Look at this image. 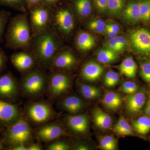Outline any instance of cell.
I'll use <instances>...</instances> for the list:
<instances>
[{
  "label": "cell",
  "instance_id": "cell-36",
  "mask_svg": "<svg viewBox=\"0 0 150 150\" xmlns=\"http://www.w3.org/2000/svg\"><path fill=\"white\" fill-rule=\"evenodd\" d=\"M103 46L105 48H108L118 54L123 52L121 47L118 46L115 38H109L105 40L103 43Z\"/></svg>",
  "mask_w": 150,
  "mask_h": 150
},
{
  "label": "cell",
  "instance_id": "cell-44",
  "mask_svg": "<svg viewBox=\"0 0 150 150\" xmlns=\"http://www.w3.org/2000/svg\"><path fill=\"white\" fill-rule=\"evenodd\" d=\"M118 33L106 29L103 34L109 38H113L118 36Z\"/></svg>",
  "mask_w": 150,
  "mask_h": 150
},
{
  "label": "cell",
  "instance_id": "cell-2",
  "mask_svg": "<svg viewBox=\"0 0 150 150\" xmlns=\"http://www.w3.org/2000/svg\"><path fill=\"white\" fill-rule=\"evenodd\" d=\"M35 58L44 66L51 65L60 49V42L56 34L49 30L36 36L33 43Z\"/></svg>",
  "mask_w": 150,
  "mask_h": 150
},
{
  "label": "cell",
  "instance_id": "cell-45",
  "mask_svg": "<svg viewBox=\"0 0 150 150\" xmlns=\"http://www.w3.org/2000/svg\"><path fill=\"white\" fill-rule=\"evenodd\" d=\"M27 147L24 144H21L17 145L11 148V150H27Z\"/></svg>",
  "mask_w": 150,
  "mask_h": 150
},
{
  "label": "cell",
  "instance_id": "cell-47",
  "mask_svg": "<svg viewBox=\"0 0 150 150\" xmlns=\"http://www.w3.org/2000/svg\"><path fill=\"white\" fill-rule=\"evenodd\" d=\"M42 148L40 145L33 144L27 147V150H41Z\"/></svg>",
  "mask_w": 150,
  "mask_h": 150
},
{
  "label": "cell",
  "instance_id": "cell-51",
  "mask_svg": "<svg viewBox=\"0 0 150 150\" xmlns=\"http://www.w3.org/2000/svg\"><path fill=\"white\" fill-rule=\"evenodd\" d=\"M3 148V146L2 144V143H1V142L0 141V150L2 149Z\"/></svg>",
  "mask_w": 150,
  "mask_h": 150
},
{
  "label": "cell",
  "instance_id": "cell-20",
  "mask_svg": "<svg viewBox=\"0 0 150 150\" xmlns=\"http://www.w3.org/2000/svg\"><path fill=\"white\" fill-rule=\"evenodd\" d=\"M94 123L97 127L102 130H106L112 125V118L110 115L100 108L94 110L93 114Z\"/></svg>",
  "mask_w": 150,
  "mask_h": 150
},
{
  "label": "cell",
  "instance_id": "cell-17",
  "mask_svg": "<svg viewBox=\"0 0 150 150\" xmlns=\"http://www.w3.org/2000/svg\"><path fill=\"white\" fill-rule=\"evenodd\" d=\"M104 69L101 65L93 61L86 63L82 68L81 74L84 79L89 82L96 81L102 75Z\"/></svg>",
  "mask_w": 150,
  "mask_h": 150
},
{
  "label": "cell",
  "instance_id": "cell-7",
  "mask_svg": "<svg viewBox=\"0 0 150 150\" xmlns=\"http://www.w3.org/2000/svg\"><path fill=\"white\" fill-rule=\"evenodd\" d=\"M54 24L56 30L65 35H69L74 27L72 14L68 9H59L54 13Z\"/></svg>",
  "mask_w": 150,
  "mask_h": 150
},
{
  "label": "cell",
  "instance_id": "cell-9",
  "mask_svg": "<svg viewBox=\"0 0 150 150\" xmlns=\"http://www.w3.org/2000/svg\"><path fill=\"white\" fill-rule=\"evenodd\" d=\"M71 86V80L67 74L56 72L51 75L50 77L48 89L51 95L57 97L66 92Z\"/></svg>",
  "mask_w": 150,
  "mask_h": 150
},
{
  "label": "cell",
  "instance_id": "cell-12",
  "mask_svg": "<svg viewBox=\"0 0 150 150\" xmlns=\"http://www.w3.org/2000/svg\"><path fill=\"white\" fill-rule=\"evenodd\" d=\"M65 130L61 125L57 123L47 124L40 128L37 132L40 140L45 142H51L64 136Z\"/></svg>",
  "mask_w": 150,
  "mask_h": 150
},
{
  "label": "cell",
  "instance_id": "cell-48",
  "mask_svg": "<svg viewBox=\"0 0 150 150\" xmlns=\"http://www.w3.org/2000/svg\"><path fill=\"white\" fill-rule=\"evenodd\" d=\"M28 4L30 6H33L36 5L38 3L43 1V0H25Z\"/></svg>",
  "mask_w": 150,
  "mask_h": 150
},
{
  "label": "cell",
  "instance_id": "cell-37",
  "mask_svg": "<svg viewBox=\"0 0 150 150\" xmlns=\"http://www.w3.org/2000/svg\"><path fill=\"white\" fill-rule=\"evenodd\" d=\"M140 74L142 77L150 84V63L145 62L141 65Z\"/></svg>",
  "mask_w": 150,
  "mask_h": 150
},
{
  "label": "cell",
  "instance_id": "cell-32",
  "mask_svg": "<svg viewBox=\"0 0 150 150\" xmlns=\"http://www.w3.org/2000/svg\"><path fill=\"white\" fill-rule=\"evenodd\" d=\"M141 20L146 23L150 21V1L149 0L140 1Z\"/></svg>",
  "mask_w": 150,
  "mask_h": 150
},
{
  "label": "cell",
  "instance_id": "cell-50",
  "mask_svg": "<svg viewBox=\"0 0 150 150\" xmlns=\"http://www.w3.org/2000/svg\"><path fill=\"white\" fill-rule=\"evenodd\" d=\"M58 1V0H43V2L47 5L51 6L57 2Z\"/></svg>",
  "mask_w": 150,
  "mask_h": 150
},
{
  "label": "cell",
  "instance_id": "cell-23",
  "mask_svg": "<svg viewBox=\"0 0 150 150\" xmlns=\"http://www.w3.org/2000/svg\"><path fill=\"white\" fill-rule=\"evenodd\" d=\"M118 53L108 49L104 48L99 49L96 54V58L98 61L102 64H111L118 59Z\"/></svg>",
  "mask_w": 150,
  "mask_h": 150
},
{
  "label": "cell",
  "instance_id": "cell-22",
  "mask_svg": "<svg viewBox=\"0 0 150 150\" xmlns=\"http://www.w3.org/2000/svg\"><path fill=\"white\" fill-rule=\"evenodd\" d=\"M103 104L108 109L110 110H116L122 104V98L120 94L113 91L105 93L102 100Z\"/></svg>",
  "mask_w": 150,
  "mask_h": 150
},
{
  "label": "cell",
  "instance_id": "cell-41",
  "mask_svg": "<svg viewBox=\"0 0 150 150\" xmlns=\"http://www.w3.org/2000/svg\"><path fill=\"white\" fill-rule=\"evenodd\" d=\"M115 38L118 46L121 47L123 51H125L128 48V42L126 38L124 36L118 35Z\"/></svg>",
  "mask_w": 150,
  "mask_h": 150
},
{
  "label": "cell",
  "instance_id": "cell-52",
  "mask_svg": "<svg viewBox=\"0 0 150 150\" xmlns=\"http://www.w3.org/2000/svg\"><path fill=\"white\" fill-rule=\"evenodd\" d=\"M1 131V128H0V131Z\"/></svg>",
  "mask_w": 150,
  "mask_h": 150
},
{
  "label": "cell",
  "instance_id": "cell-14",
  "mask_svg": "<svg viewBox=\"0 0 150 150\" xmlns=\"http://www.w3.org/2000/svg\"><path fill=\"white\" fill-rule=\"evenodd\" d=\"M11 61L17 69L20 71H25L30 69L35 63L33 56L26 52L15 53L11 56Z\"/></svg>",
  "mask_w": 150,
  "mask_h": 150
},
{
  "label": "cell",
  "instance_id": "cell-33",
  "mask_svg": "<svg viewBox=\"0 0 150 150\" xmlns=\"http://www.w3.org/2000/svg\"><path fill=\"white\" fill-rule=\"evenodd\" d=\"M119 81V75L115 71H109L105 75L104 83L108 87H112L117 85Z\"/></svg>",
  "mask_w": 150,
  "mask_h": 150
},
{
  "label": "cell",
  "instance_id": "cell-19",
  "mask_svg": "<svg viewBox=\"0 0 150 150\" xmlns=\"http://www.w3.org/2000/svg\"><path fill=\"white\" fill-rule=\"evenodd\" d=\"M63 108L71 114H76L82 110L84 103L79 97L72 96L67 97L62 101Z\"/></svg>",
  "mask_w": 150,
  "mask_h": 150
},
{
  "label": "cell",
  "instance_id": "cell-6",
  "mask_svg": "<svg viewBox=\"0 0 150 150\" xmlns=\"http://www.w3.org/2000/svg\"><path fill=\"white\" fill-rule=\"evenodd\" d=\"M129 38L135 51L142 54H150V31L147 29L134 30L130 33Z\"/></svg>",
  "mask_w": 150,
  "mask_h": 150
},
{
  "label": "cell",
  "instance_id": "cell-1",
  "mask_svg": "<svg viewBox=\"0 0 150 150\" xmlns=\"http://www.w3.org/2000/svg\"><path fill=\"white\" fill-rule=\"evenodd\" d=\"M31 28L27 15H18L11 18L7 26L5 38L8 48L26 50L31 44Z\"/></svg>",
  "mask_w": 150,
  "mask_h": 150
},
{
  "label": "cell",
  "instance_id": "cell-31",
  "mask_svg": "<svg viewBox=\"0 0 150 150\" xmlns=\"http://www.w3.org/2000/svg\"><path fill=\"white\" fill-rule=\"evenodd\" d=\"M106 24L102 20L96 19L90 21L88 23L87 26L94 32L103 34L106 30Z\"/></svg>",
  "mask_w": 150,
  "mask_h": 150
},
{
  "label": "cell",
  "instance_id": "cell-46",
  "mask_svg": "<svg viewBox=\"0 0 150 150\" xmlns=\"http://www.w3.org/2000/svg\"><path fill=\"white\" fill-rule=\"evenodd\" d=\"M75 149L77 150H88L89 148L87 145L83 144H80L76 145Z\"/></svg>",
  "mask_w": 150,
  "mask_h": 150
},
{
  "label": "cell",
  "instance_id": "cell-35",
  "mask_svg": "<svg viewBox=\"0 0 150 150\" xmlns=\"http://www.w3.org/2000/svg\"><path fill=\"white\" fill-rule=\"evenodd\" d=\"M139 89V86L135 82L131 81L124 82L121 84L120 90L124 93L128 94L137 92Z\"/></svg>",
  "mask_w": 150,
  "mask_h": 150
},
{
  "label": "cell",
  "instance_id": "cell-5",
  "mask_svg": "<svg viewBox=\"0 0 150 150\" xmlns=\"http://www.w3.org/2000/svg\"><path fill=\"white\" fill-rule=\"evenodd\" d=\"M51 13L43 7L34 8L30 11V28L35 36L47 30L50 22Z\"/></svg>",
  "mask_w": 150,
  "mask_h": 150
},
{
  "label": "cell",
  "instance_id": "cell-28",
  "mask_svg": "<svg viewBox=\"0 0 150 150\" xmlns=\"http://www.w3.org/2000/svg\"><path fill=\"white\" fill-rule=\"evenodd\" d=\"M79 88L82 95L86 99H95L99 98L101 95L100 90L93 86L81 84Z\"/></svg>",
  "mask_w": 150,
  "mask_h": 150
},
{
  "label": "cell",
  "instance_id": "cell-40",
  "mask_svg": "<svg viewBox=\"0 0 150 150\" xmlns=\"http://www.w3.org/2000/svg\"><path fill=\"white\" fill-rule=\"evenodd\" d=\"M94 4L99 13H104L107 11L108 0H93Z\"/></svg>",
  "mask_w": 150,
  "mask_h": 150
},
{
  "label": "cell",
  "instance_id": "cell-26",
  "mask_svg": "<svg viewBox=\"0 0 150 150\" xmlns=\"http://www.w3.org/2000/svg\"><path fill=\"white\" fill-rule=\"evenodd\" d=\"M114 130L119 136H133L134 135V130L124 117H121L114 127Z\"/></svg>",
  "mask_w": 150,
  "mask_h": 150
},
{
  "label": "cell",
  "instance_id": "cell-38",
  "mask_svg": "<svg viewBox=\"0 0 150 150\" xmlns=\"http://www.w3.org/2000/svg\"><path fill=\"white\" fill-rule=\"evenodd\" d=\"M70 146L69 144L63 142L58 141L53 142L47 147L48 150H68L70 149Z\"/></svg>",
  "mask_w": 150,
  "mask_h": 150
},
{
  "label": "cell",
  "instance_id": "cell-3",
  "mask_svg": "<svg viewBox=\"0 0 150 150\" xmlns=\"http://www.w3.org/2000/svg\"><path fill=\"white\" fill-rule=\"evenodd\" d=\"M31 138V131L29 124L22 117L8 126L4 134V139L11 148L17 145L29 142Z\"/></svg>",
  "mask_w": 150,
  "mask_h": 150
},
{
  "label": "cell",
  "instance_id": "cell-30",
  "mask_svg": "<svg viewBox=\"0 0 150 150\" xmlns=\"http://www.w3.org/2000/svg\"><path fill=\"white\" fill-rule=\"evenodd\" d=\"M99 146L104 150H114L117 148V140L112 136H105L99 138Z\"/></svg>",
  "mask_w": 150,
  "mask_h": 150
},
{
  "label": "cell",
  "instance_id": "cell-8",
  "mask_svg": "<svg viewBox=\"0 0 150 150\" xmlns=\"http://www.w3.org/2000/svg\"><path fill=\"white\" fill-rule=\"evenodd\" d=\"M27 113L30 119L36 123H45L53 116V110L50 106L42 102L30 105L28 108Z\"/></svg>",
  "mask_w": 150,
  "mask_h": 150
},
{
  "label": "cell",
  "instance_id": "cell-24",
  "mask_svg": "<svg viewBox=\"0 0 150 150\" xmlns=\"http://www.w3.org/2000/svg\"><path fill=\"white\" fill-rule=\"evenodd\" d=\"M119 69L121 72L127 77L133 78L136 76L137 66L133 58L127 57L121 63Z\"/></svg>",
  "mask_w": 150,
  "mask_h": 150
},
{
  "label": "cell",
  "instance_id": "cell-25",
  "mask_svg": "<svg viewBox=\"0 0 150 150\" xmlns=\"http://www.w3.org/2000/svg\"><path fill=\"white\" fill-rule=\"evenodd\" d=\"M74 7L76 13L81 18L89 16L92 12V6L90 0H75Z\"/></svg>",
  "mask_w": 150,
  "mask_h": 150
},
{
  "label": "cell",
  "instance_id": "cell-29",
  "mask_svg": "<svg viewBox=\"0 0 150 150\" xmlns=\"http://www.w3.org/2000/svg\"><path fill=\"white\" fill-rule=\"evenodd\" d=\"M125 0H108L107 11L110 15L118 16L123 13Z\"/></svg>",
  "mask_w": 150,
  "mask_h": 150
},
{
  "label": "cell",
  "instance_id": "cell-4",
  "mask_svg": "<svg viewBox=\"0 0 150 150\" xmlns=\"http://www.w3.org/2000/svg\"><path fill=\"white\" fill-rule=\"evenodd\" d=\"M46 79L42 73L33 71L28 73L22 81V88L26 94L37 95L45 88Z\"/></svg>",
  "mask_w": 150,
  "mask_h": 150
},
{
  "label": "cell",
  "instance_id": "cell-34",
  "mask_svg": "<svg viewBox=\"0 0 150 150\" xmlns=\"http://www.w3.org/2000/svg\"><path fill=\"white\" fill-rule=\"evenodd\" d=\"M10 16L11 13L9 12L0 10V43L3 40L4 33Z\"/></svg>",
  "mask_w": 150,
  "mask_h": 150
},
{
  "label": "cell",
  "instance_id": "cell-16",
  "mask_svg": "<svg viewBox=\"0 0 150 150\" xmlns=\"http://www.w3.org/2000/svg\"><path fill=\"white\" fill-rule=\"evenodd\" d=\"M146 100L144 91H141L130 94L126 99V109L131 114H137L142 110Z\"/></svg>",
  "mask_w": 150,
  "mask_h": 150
},
{
  "label": "cell",
  "instance_id": "cell-21",
  "mask_svg": "<svg viewBox=\"0 0 150 150\" xmlns=\"http://www.w3.org/2000/svg\"><path fill=\"white\" fill-rule=\"evenodd\" d=\"M76 41L78 49L82 51L90 50L95 44V40L93 36L88 32L84 31L79 33Z\"/></svg>",
  "mask_w": 150,
  "mask_h": 150
},
{
  "label": "cell",
  "instance_id": "cell-13",
  "mask_svg": "<svg viewBox=\"0 0 150 150\" xmlns=\"http://www.w3.org/2000/svg\"><path fill=\"white\" fill-rule=\"evenodd\" d=\"M76 63V59L71 52L67 51H59L54 57L51 65L54 69L65 70L71 69Z\"/></svg>",
  "mask_w": 150,
  "mask_h": 150
},
{
  "label": "cell",
  "instance_id": "cell-10",
  "mask_svg": "<svg viewBox=\"0 0 150 150\" xmlns=\"http://www.w3.org/2000/svg\"><path fill=\"white\" fill-rule=\"evenodd\" d=\"M20 117L17 105L0 99V125L8 127Z\"/></svg>",
  "mask_w": 150,
  "mask_h": 150
},
{
  "label": "cell",
  "instance_id": "cell-15",
  "mask_svg": "<svg viewBox=\"0 0 150 150\" xmlns=\"http://www.w3.org/2000/svg\"><path fill=\"white\" fill-rule=\"evenodd\" d=\"M67 125L71 130L78 134H84L89 129V121L85 114L71 115L67 118Z\"/></svg>",
  "mask_w": 150,
  "mask_h": 150
},
{
  "label": "cell",
  "instance_id": "cell-39",
  "mask_svg": "<svg viewBox=\"0 0 150 150\" xmlns=\"http://www.w3.org/2000/svg\"><path fill=\"white\" fill-rule=\"evenodd\" d=\"M22 0H0V4L9 6L13 8L23 10Z\"/></svg>",
  "mask_w": 150,
  "mask_h": 150
},
{
  "label": "cell",
  "instance_id": "cell-27",
  "mask_svg": "<svg viewBox=\"0 0 150 150\" xmlns=\"http://www.w3.org/2000/svg\"><path fill=\"white\" fill-rule=\"evenodd\" d=\"M132 126L137 133L145 135L150 131V118L148 116L140 117L133 122Z\"/></svg>",
  "mask_w": 150,
  "mask_h": 150
},
{
  "label": "cell",
  "instance_id": "cell-18",
  "mask_svg": "<svg viewBox=\"0 0 150 150\" xmlns=\"http://www.w3.org/2000/svg\"><path fill=\"white\" fill-rule=\"evenodd\" d=\"M139 4V0H131L128 3L123 12V19L126 22L135 23L141 20Z\"/></svg>",
  "mask_w": 150,
  "mask_h": 150
},
{
  "label": "cell",
  "instance_id": "cell-49",
  "mask_svg": "<svg viewBox=\"0 0 150 150\" xmlns=\"http://www.w3.org/2000/svg\"><path fill=\"white\" fill-rule=\"evenodd\" d=\"M145 112L146 114L150 118V98L148 101L146 107L145 109Z\"/></svg>",
  "mask_w": 150,
  "mask_h": 150
},
{
  "label": "cell",
  "instance_id": "cell-42",
  "mask_svg": "<svg viewBox=\"0 0 150 150\" xmlns=\"http://www.w3.org/2000/svg\"><path fill=\"white\" fill-rule=\"evenodd\" d=\"M106 29L119 33L120 27L118 24L114 23H109L106 24Z\"/></svg>",
  "mask_w": 150,
  "mask_h": 150
},
{
  "label": "cell",
  "instance_id": "cell-11",
  "mask_svg": "<svg viewBox=\"0 0 150 150\" xmlns=\"http://www.w3.org/2000/svg\"><path fill=\"white\" fill-rule=\"evenodd\" d=\"M18 93L17 84L11 74L7 73L0 76V99H13Z\"/></svg>",
  "mask_w": 150,
  "mask_h": 150
},
{
  "label": "cell",
  "instance_id": "cell-43",
  "mask_svg": "<svg viewBox=\"0 0 150 150\" xmlns=\"http://www.w3.org/2000/svg\"><path fill=\"white\" fill-rule=\"evenodd\" d=\"M6 58L4 53L1 49H0V71L4 69L5 66Z\"/></svg>",
  "mask_w": 150,
  "mask_h": 150
}]
</instances>
